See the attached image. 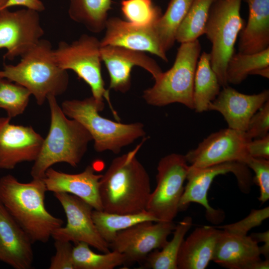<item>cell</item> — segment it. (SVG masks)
<instances>
[{
    "instance_id": "obj_24",
    "label": "cell",
    "mask_w": 269,
    "mask_h": 269,
    "mask_svg": "<svg viewBox=\"0 0 269 269\" xmlns=\"http://www.w3.org/2000/svg\"><path fill=\"white\" fill-rule=\"evenodd\" d=\"M221 86L211 67L210 53L204 52L200 55L195 71L193 109L198 113L208 111L209 104L219 94Z\"/></svg>"
},
{
    "instance_id": "obj_23",
    "label": "cell",
    "mask_w": 269,
    "mask_h": 269,
    "mask_svg": "<svg viewBox=\"0 0 269 269\" xmlns=\"http://www.w3.org/2000/svg\"><path fill=\"white\" fill-rule=\"evenodd\" d=\"M248 19L240 33L239 52L252 54L269 48V0H244Z\"/></svg>"
},
{
    "instance_id": "obj_7",
    "label": "cell",
    "mask_w": 269,
    "mask_h": 269,
    "mask_svg": "<svg viewBox=\"0 0 269 269\" xmlns=\"http://www.w3.org/2000/svg\"><path fill=\"white\" fill-rule=\"evenodd\" d=\"M242 0H215L212 3L204 34L212 44L211 67L223 87L228 85V62L234 53L237 37L245 25L240 13Z\"/></svg>"
},
{
    "instance_id": "obj_6",
    "label": "cell",
    "mask_w": 269,
    "mask_h": 269,
    "mask_svg": "<svg viewBox=\"0 0 269 269\" xmlns=\"http://www.w3.org/2000/svg\"><path fill=\"white\" fill-rule=\"evenodd\" d=\"M201 49L198 39L181 43L171 68L143 91L145 102L156 107L177 103L193 109L194 81Z\"/></svg>"
},
{
    "instance_id": "obj_4",
    "label": "cell",
    "mask_w": 269,
    "mask_h": 269,
    "mask_svg": "<svg viewBox=\"0 0 269 269\" xmlns=\"http://www.w3.org/2000/svg\"><path fill=\"white\" fill-rule=\"evenodd\" d=\"M21 57L16 65L4 64L0 78L25 87L39 105L44 103L48 95L57 96L66 91L67 71L56 63L49 40L41 39Z\"/></svg>"
},
{
    "instance_id": "obj_35",
    "label": "cell",
    "mask_w": 269,
    "mask_h": 269,
    "mask_svg": "<svg viewBox=\"0 0 269 269\" xmlns=\"http://www.w3.org/2000/svg\"><path fill=\"white\" fill-rule=\"evenodd\" d=\"M269 217V207L260 210H252L248 216L240 221L218 228L231 232L247 235L250 230L260 225Z\"/></svg>"
},
{
    "instance_id": "obj_38",
    "label": "cell",
    "mask_w": 269,
    "mask_h": 269,
    "mask_svg": "<svg viewBox=\"0 0 269 269\" xmlns=\"http://www.w3.org/2000/svg\"><path fill=\"white\" fill-rule=\"evenodd\" d=\"M248 151L250 156L269 159V134L250 140Z\"/></svg>"
},
{
    "instance_id": "obj_15",
    "label": "cell",
    "mask_w": 269,
    "mask_h": 269,
    "mask_svg": "<svg viewBox=\"0 0 269 269\" xmlns=\"http://www.w3.org/2000/svg\"><path fill=\"white\" fill-rule=\"evenodd\" d=\"M11 118L0 117V169H12L25 161H34L44 138L31 126L11 124Z\"/></svg>"
},
{
    "instance_id": "obj_9",
    "label": "cell",
    "mask_w": 269,
    "mask_h": 269,
    "mask_svg": "<svg viewBox=\"0 0 269 269\" xmlns=\"http://www.w3.org/2000/svg\"><path fill=\"white\" fill-rule=\"evenodd\" d=\"M189 167L185 155L180 154H169L159 160L156 186L150 193L146 207L159 221H173L176 216Z\"/></svg>"
},
{
    "instance_id": "obj_28",
    "label": "cell",
    "mask_w": 269,
    "mask_h": 269,
    "mask_svg": "<svg viewBox=\"0 0 269 269\" xmlns=\"http://www.w3.org/2000/svg\"><path fill=\"white\" fill-rule=\"evenodd\" d=\"M194 0H170L163 14L153 26L163 50L174 45L177 30Z\"/></svg>"
},
{
    "instance_id": "obj_39",
    "label": "cell",
    "mask_w": 269,
    "mask_h": 269,
    "mask_svg": "<svg viewBox=\"0 0 269 269\" xmlns=\"http://www.w3.org/2000/svg\"><path fill=\"white\" fill-rule=\"evenodd\" d=\"M15 6H23L38 12L45 9L44 5L40 0H8L4 8Z\"/></svg>"
},
{
    "instance_id": "obj_19",
    "label": "cell",
    "mask_w": 269,
    "mask_h": 269,
    "mask_svg": "<svg viewBox=\"0 0 269 269\" xmlns=\"http://www.w3.org/2000/svg\"><path fill=\"white\" fill-rule=\"evenodd\" d=\"M268 100V90L258 94L248 95L228 85L224 87L210 103L208 111L220 113L229 128L245 132L251 118Z\"/></svg>"
},
{
    "instance_id": "obj_3",
    "label": "cell",
    "mask_w": 269,
    "mask_h": 269,
    "mask_svg": "<svg viewBox=\"0 0 269 269\" xmlns=\"http://www.w3.org/2000/svg\"><path fill=\"white\" fill-rule=\"evenodd\" d=\"M51 121L48 134L34 161L32 178L43 179L46 170L55 163L65 162L76 167L85 154L92 136L78 121L68 119L59 106L56 96L47 97Z\"/></svg>"
},
{
    "instance_id": "obj_34",
    "label": "cell",
    "mask_w": 269,
    "mask_h": 269,
    "mask_svg": "<svg viewBox=\"0 0 269 269\" xmlns=\"http://www.w3.org/2000/svg\"><path fill=\"white\" fill-rule=\"evenodd\" d=\"M245 164L255 174V182L260 191L259 200L264 203L269 199V159L249 156Z\"/></svg>"
},
{
    "instance_id": "obj_36",
    "label": "cell",
    "mask_w": 269,
    "mask_h": 269,
    "mask_svg": "<svg viewBox=\"0 0 269 269\" xmlns=\"http://www.w3.org/2000/svg\"><path fill=\"white\" fill-rule=\"evenodd\" d=\"M269 131V100L267 101L251 118L246 131L251 139L264 136Z\"/></svg>"
},
{
    "instance_id": "obj_42",
    "label": "cell",
    "mask_w": 269,
    "mask_h": 269,
    "mask_svg": "<svg viewBox=\"0 0 269 269\" xmlns=\"http://www.w3.org/2000/svg\"><path fill=\"white\" fill-rule=\"evenodd\" d=\"M1 79H2V78H0V80Z\"/></svg>"
},
{
    "instance_id": "obj_32",
    "label": "cell",
    "mask_w": 269,
    "mask_h": 269,
    "mask_svg": "<svg viewBox=\"0 0 269 269\" xmlns=\"http://www.w3.org/2000/svg\"><path fill=\"white\" fill-rule=\"evenodd\" d=\"M31 95L25 87L6 79L0 80V108L11 119L23 114Z\"/></svg>"
},
{
    "instance_id": "obj_10",
    "label": "cell",
    "mask_w": 269,
    "mask_h": 269,
    "mask_svg": "<svg viewBox=\"0 0 269 269\" xmlns=\"http://www.w3.org/2000/svg\"><path fill=\"white\" fill-rule=\"evenodd\" d=\"M248 167L244 163L231 161L205 167L189 165L186 176L187 184L179 203V210L187 207L191 203H197L204 206L208 218L218 222L223 215L219 210L211 207L207 199L208 191L214 179L218 175L233 173L243 192L249 191L251 177Z\"/></svg>"
},
{
    "instance_id": "obj_18",
    "label": "cell",
    "mask_w": 269,
    "mask_h": 269,
    "mask_svg": "<svg viewBox=\"0 0 269 269\" xmlns=\"http://www.w3.org/2000/svg\"><path fill=\"white\" fill-rule=\"evenodd\" d=\"M153 25L138 26L117 17L108 18L104 36L100 40L101 46H116L147 52L167 62L166 52L161 46Z\"/></svg>"
},
{
    "instance_id": "obj_30",
    "label": "cell",
    "mask_w": 269,
    "mask_h": 269,
    "mask_svg": "<svg viewBox=\"0 0 269 269\" xmlns=\"http://www.w3.org/2000/svg\"><path fill=\"white\" fill-rule=\"evenodd\" d=\"M73 261L75 269H113L127 264L125 255L115 251L97 254L85 243L79 242L73 247Z\"/></svg>"
},
{
    "instance_id": "obj_8",
    "label": "cell",
    "mask_w": 269,
    "mask_h": 269,
    "mask_svg": "<svg viewBox=\"0 0 269 269\" xmlns=\"http://www.w3.org/2000/svg\"><path fill=\"white\" fill-rule=\"evenodd\" d=\"M100 50V41L94 36L84 34L71 43L59 42L53 49V54L61 68L73 71L89 86L98 103L105 107L104 100L108 102L114 116L118 119L102 75Z\"/></svg>"
},
{
    "instance_id": "obj_12",
    "label": "cell",
    "mask_w": 269,
    "mask_h": 269,
    "mask_svg": "<svg viewBox=\"0 0 269 269\" xmlns=\"http://www.w3.org/2000/svg\"><path fill=\"white\" fill-rule=\"evenodd\" d=\"M251 140L245 132L228 128L210 134L185 156L190 165L196 167L231 161L245 164L250 156L248 144Z\"/></svg>"
},
{
    "instance_id": "obj_11",
    "label": "cell",
    "mask_w": 269,
    "mask_h": 269,
    "mask_svg": "<svg viewBox=\"0 0 269 269\" xmlns=\"http://www.w3.org/2000/svg\"><path fill=\"white\" fill-rule=\"evenodd\" d=\"M61 205L67 218L65 227L55 230L52 234L54 240L83 242L106 253L110 251L109 244L99 234L92 217L93 208L81 198L63 192L54 193Z\"/></svg>"
},
{
    "instance_id": "obj_21",
    "label": "cell",
    "mask_w": 269,
    "mask_h": 269,
    "mask_svg": "<svg viewBox=\"0 0 269 269\" xmlns=\"http://www.w3.org/2000/svg\"><path fill=\"white\" fill-rule=\"evenodd\" d=\"M27 234L0 202V261L15 269H29L33 261Z\"/></svg>"
},
{
    "instance_id": "obj_20",
    "label": "cell",
    "mask_w": 269,
    "mask_h": 269,
    "mask_svg": "<svg viewBox=\"0 0 269 269\" xmlns=\"http://www.w3.org/2000/svg\"><path fill=\"white\" fill-rule=\"evenodd\" d=\"M102 174L95 173L88 165L77 174H69L49 168L43 178L47 191L63 192L75 195L89 204L95 210H103L99 194L100 180Z\"/></svg>"
},
{
    "instance_id": "obj_16",
    "label": "cell",
    "mask_w": 269,
    "mask_h": 269,
    "mask_svg": "<svg viewBox=\"0 0 269 269\" xmlns=\"http://www.w3.org/2000/svg\"><path fill=\"white\" fill-rule=\"evenodd\" d=\"M101 57L110 77L109 88L125 93L131 88V72L134 66L148 71L156 80L162 71L156 61L144 52L112 46H101Z\"/></svg>"
},
{
    "instance_id": "obj_37",
    "label": "cell",
    "mask_w": 269,
    "mask_h": 269,
    "mask_svg": "<svg viewBox=\"0 0 269 269\" xmlns=\"http://www.w3.org/2000/svg\"><path fill=\"white\" fill-rule=\"evenodd\" d=\"M56 253L50 261L49 269H75L73 261V247L70 242L55 240Z\"/></svg>"
},
{
    "instance_id": "obj_41",
    "label": "cell",
    "mask_w": 269,
    "mask_h": 269,
    "mask_svg": "<svg viewBox=\"0 0 269 269\" xmlns=\"http://www.w3.org/2000/svg\"><path fill=\"white\" fill-rule=\"evenodd\" d=\"M8 0H0V10L4 9Z\"/></svg>"
},
{
    "instance_id": "obj_26",
    "label": "cell",
    "mask_w": 269,
    "mask_h": 269,
    "mask_svg": "<svg viewBox=\"0 0 269 269\" xmlns=\"http://www.w3.org/2000/svg\"><path fill=\"white\" fill-rule=\"evenodd\" d=\"M92 217L95 225L103 239L108 244L117 234L143 221H160L146 210L133 214H118L94 209Z\"/></svg>"
},
{
    "instance_id": "obj_2",
    "label": "cell",
    "mask_w": 269,
    "mask_h": 269,
    "mask_svg": "<svg viewBox=\"0 0 269 269\" xmlns=\"http://www.w3.org/2000/svg\"><path fill=\"white\" fill-rule=\"evenodd\" d=\"M47 191L43 179L19 182L7 174L0 178V202L24 230L32 243H45L63 221L51 214L44 204Z\"/></svg>"
},
{
    "instance_id": "obj_14",
    "label": "cell",
    "mask_w": 269,
    "mask_h": 269,
    "mask_svg": "<svg viewBox=\"0 0 269 269\" xmlns=\"http://www.w3.org/2000/svg\"><path fill=\"white\" fill-rule=\"evenodd\" d=\"M175 226L173 221L141 222L118 232L109 248L124 254L127 263L141 262L164 246Z\"/></svg>"
},
{
    "instance_id": "obj_5",
    "label": "cell",
    "mask_w": 269,
    "mask_h": 269,
    "mask_svg": "<svg viewBox=\"0 0 269 269\" xmlns=\"http://www.w3.org/2000/svg\"><path fill=\"white\" fill-rule=\"evenodd\" d=\"M61 109L66 117L80 123L89 133L98 152L109 150L119 153L122 148L145 135L140 123L123 124L102 117L104 106L93 96L82 100L64 101Z\"/></svg>"
},
{
    "instance_id": "obj_1",
    "label": "cell",
    "mask_w": 269,
    "mask_h": 269,
    "mask_svg": "<svg viewBox=\"0 0 269 269\" xmlns=\"http://www.w3.org/2000/svg\"><path fill=\"white\" fill-rule=\"evenodd\" d=\"M142 144L115 158L102 175L99 194L103 211L133 214L146 210L151 192L150 179L136 157Z\"/></svg>"
},
{
    "instance_id": "obj_13",
    "label": "cell",
    "mask_w": 269,
    "mask_h": 269,
    "mask_svg": "<svg viewBox=\"0 0 269 269\" xmlns=\"http://www.w3.org/2000/svg\"><path fill=\"white\" fill-rule=\"evenodd\" d=\"M38 12L27 8L0 10V49H6L4 59L21 57L41 39L44 32Z\"/></svg>"
},
{
    "instance_id": "obj_40",
    "label": "cell",
    "mask_w": 269,
    "mask_h": 269,
    "mask_svg": "<svg viewBox=\"0 0 269 269\" xmlns=\"http://www.w3.org/2000/svg\"><path fill=\"white\" fill-rule=\"evenodd\" d=\"M250 75H257L266 78H269V66L257 69L251 72Z\"/></svg>"
},
{
    "instance_id": "obj_22",
    "label": "cell",
    "mask_w": 269,
    "mask_h": 269,
    "mask_svg": "<svg viewBox=\"0 0 269 269\" xmlns=\"http://www.w3.org/2000/svg\"><path fill=\"white\" fill-rule=\"evenodd\" d=\"M220 232L209 226L196 228L182 242L177 258L178 269H205L212 260Z\"/></svg>"
},
{
    "instance_id": "obj_17",
    "label": "cell",
    "mask_w": 269,
    "mask_h": 269,
    "mask_svg": "<svg viewBox=\"0 0 269 269\" xmlns=\"http://www.w3.org/2000/svg\"><path fill=\"white\" fill-rule=\"evenodd\" d=\"M258 243L250 236L220 230L212 260L229 269H266L269 260L262 261Z\"/></svg>"
},
{
    "instance_id": "obj_25",
    "label": "cell",
    "mask_w": 269,
    "mask_h": 269,
    "mask_svg": "<svg viewBox=\"0 0 269 269\" xmlns=\"http://www.w3.org/2000/svg\"><path fill=\"white\" fill-rule=\"evenodd\" d=\"M112 0H69L68 15L89 31L97 33L105 29Z\"/></svg>"
},
{
    "instance_id": "obj_33",
    "label": "cell",
    "mask_w": 269,
    "mask_h": 269,
    "mask_svg": "<svg viewBox=\"0 0 269 269\" xmlns=\"http://www.w3.org/2000/svg\"><path fill=\"white\" fill-rule=\"evenodd\" d=\"M121 11L128 21L138 26L153 25L162 15L152 0H122Z\"/></svg>"
},
{
    "instance_id": "obj_27",
    "label": "cell",
    "mask_w": 269,
    "mask_h": 269,
    "mask_svg": "<svg viewBox=\"0 0 269 269\" xmlns=\"http://www.w3.org/2000/svg\"><path fill=\"white\" fill-rule=\"evenodd\" d=\"M192 225L191 217H185L175 226L172 239L161 251L150 252L145 259V266L152 269H177V258L181 246Z\"/></svg>"
},
{
    "instance_id": "obj_31",
    "label": "cell",
    "mask_w": 269,
    "mask_h": 269,
    "mask_svg": "<svg viewBox=\"0 0 269 269\" xmlns=\"http://www.w3.org/2000/svg\"><path fill=\"white\" fill-rule=\"evenodd\" d=\"M269 66V48L252 54L234 53L226 68L228 83L237 85L242 82L253 71Z\"/></svg>"
},
{
    "instance_id": "obj_29",
    "label": "cell",
    "mask_w": 269,
    "mask_h": 269,
    "mask_svg": "<svg viewBox=\"0 0 269 269\" xmlns=\"http://www.w3.org/2000/svg\"><path fill=\"white\" fill-rule=\"evenodd\" d=\"M215 0H194L176 32L180 43L198 39L204 34L211 6Z\"/></svg>"
}]
</instances>
